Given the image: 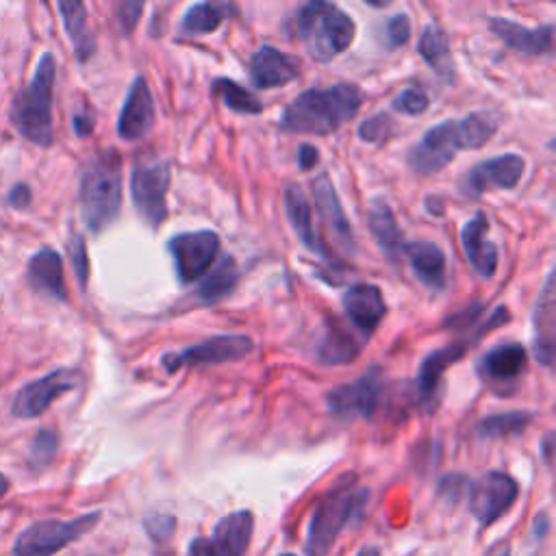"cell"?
<instances>
[{
  "label": "cell",
  "instance_id": "1",
  "mask_svg": "<svg viewBox=\"0 0 556 556\" xmlns=\"http://www.w3.org/2000/svg\"><path fill=\"white\" fill-rule=\"evenodd\" d=\"M500 130V117L493 111H473L460 119H443L428 128L419 143L408 152V165L415 174L441 172L460 150L486 146Z\"/></svg>",
  "mask_w": 556,
  "mask_h": 556
},
{
  "label": "cell",
  "instance_id": "2",
  "mask_svg": "<svg viewBox=\"0 0 556 556\" xmlns=\"http://www.w3.org/2000/svg\"><path fill=\"white\" fill-rule=\"evenodd\" d=\"M363 100L365 93L354 83L311 87L282 109L278 128L293 135H330L358 113Z\"/></svg>",
  "mask_w": 556,
  "mask_h": 556
},
{
  "label": "cell",
  "instance_id": "3",
  "mask_svg": "<svg viewBox=\"0 0 556 556\" xmlns=\"http://www.w3.org/2000/svg\"><path fill=\"white\" fill-rule=\"evenodd\" d=\"M56 83V59L52 52H43L37 61L35 74L24 85L9 109V122L13 128L39 148H48L54 141L52 126V98Z\"/></svg>",
  "mask_w": 556,
  "mask_h": 556
},
{
  "label": "cell",
  "instance_id": "4",
  "mask_svg": "<svg viewBox=\"0 0 556 556\" xmlns=\"http://www.w3.org/2000/svg\"><path fill=\"white\" fill-rule=\"evenodd\" d=\"M295 37L317 63H328L343 54L356 35L354 20L332 2L313 0L302 4L293 17Z\"/></svg>",
  "mask_w": 556,
  "mask_h": 556
},
{
  "label": "cell",
  "instance_id": "5",
  "mask_svg": "<svg viewBox=\"0 0 556 556\" xmlns=\"http://www.w3.org/2000/svg\"><path fill=\"white\" fill-rule=\"evenodd\" d=\"M80 215L91 232L111 226L122 206V163L115 150L96 154L80 174Z\"/></svg>",
  "mask_w": 556,
  "mask_h": 556
},
{
  "label": "cell",
  "instance_id": "6",
  "mask_svg": "<svg viewBox=\"0 0 556 556\" xmlns=\"http://www.w3.org/2000/svg\"><path fill=\"white\" fill-rule=\"evenodd\" d=\"M367 489L356 486V476H343L313 508L304 552L306 556H328L348 521L361 510Z\"/></svg>",
  "mask_w": 556,
  "mask_h": 556
},
{
  "label": "cell",
  "instance_id": "7",
  "mask_svg": "<svg viewBox=\"0 0 556 556\" xmlns=\"http://www.w3.org/2000/svg\"><path fill=\"white\" fill-rule=\"evenodd\" d=\"M102 513L91 510L74 519H41L22 530L13 543V556H54L78 541L100 521Z\"/></svg>",
  "mask_w": 556,
  "mask_h": 556
},
{
  "label": "cell",
  "instance_id": "8",
  "mask_svg": "<svg viewBox=\"0 0 556 556\" xmlns=\"http://www.w3.org/2000/svg\"><path fill=\"white\" fill-rule=\"evenodd\" d=\"M169 180V163L163 159H141L132 165L130 198L141 219L152 228H159L167 217Z\"/></svg>",
  "mask_w": 556,
  "mask_h": 556
},
{
  "label": "cell",
  "instance_id": "9",
  "mask_svg": "<svg viewBox=\"0 0 556 556\" xmlns=\"http://www.w3.org/2000/svg\"><path fill=\"white\" fill-rule=\"evenodd\" d=\"M382 395H384L382 369L378 365H371L352 382L330 389L326 395V406L339 419H356V417L371 419L380 408Z\"/></svg>",
  "mask_w": 556,
  "mask_h": 556
},
{
  "label": "cell",
  "instance_id": "10",
  "mask_svg": "<svg viewBox=\"0 0 556 556\" xmlns=\"http://www.w3.org/2000/svg\"><path fill=\"white\" fill-rule=\"evenodd\" d=\"M519 497L517 480L506 471H486L467 484V506L473 519L486 528L504 517Z\"/></svg>",
  "mask_w": 556,
  "mask_h": 556
},
{
  "label": "cell",
  "instance_id": "11",
  "mask_svg": "<svg viewBox=\"0 0 556 556\" xmlns=\"http://www.w3.org/2000/svg\"><path fill=\"white\" fill-rule=\"evenodd\" d=\"M174 271L180 285L202 280L219 254V237L213 230L180 232L167 241Z\"/></svg>",
  "mask_w": 556,
  "mask_h": 556
},
{
  "label": "cell",
  "instance_id": "12",
  "mask_svg": "<svg viewBox=\"0 0 556 556\" xmlns=\"http://www.w3.org/2000/svg\"><path fill=\"white\" fill-rule=\"evenodd\" d=\"M254 343L245 334H213L195 345H187L178 352H167L161 356V365L167 374L191 365H217L241 361L252 352Z\"/></svg>",
  "mask_w": 556,
  "mask_h": 556
},
{
  "label": "cell",
  "instance_id": "13",
  "mask_svg": "<svg viewBox=\"0 0 556 556\" xmlns=\"http://www.w3.org/2000/svg\"><path fill=\"white\" fill-rule=\"evenodd\" d=\"M83 382V371L76 367H59L33 382H26L13 397L11 413L20 419L43 415L54 400L74 391Z\"/></svg>",
  "mask_w": 556,
  "mask_h": 556
},
{
  "label": "cell",
  "instance_id": "14",
  "mask_svg": "<svg viewBox=\"0 0 556 556\" xmlns=\"http://www.w3.org/2000/svg\"><path fill=\"white\" fill-rule=\"evenodd\" d=\"M254 532V515L235 510L222 517L211 536H198L189 545V556H243Z\"/></svg>",
  "mask_w": 556,
  "mask_h": 556
},
{
  "label": "cell",
  "instance_id": "15",
  "mask_svg": "<svg viewBox=\"0 0 556 556\" xmlns=\"http://www.w3.org/2000/svg\"><path fill=\"white\" fill-rule=\"evenodd\" d=\"M528 367V352L521 343H502L484 352L476 363L478 378L495 393H510Z\"/></svg>",
  "mask_w": 556,
  "mask_h": 556
},
{
  "label": "cell",
  "instance_id": "16",
  "mask_svg": "<svg viewBox=\"0 0 556 556\" xmlns=\"http://www.w3.org/2000/svg\"><path fill=\"white\" fill-rule=\"evenodd\" d=\"M526 172L523 156L515 152L497 154L493 159L480 161L473 167H469L460 180V191L465 195L478 198L491 189H515Z\"/></svg>",
  "mask_w": 556,
  "mask_h": 556
},
{
  "label": "cell",
  "instance_id": "17",
  "mask_svg": "<svg viewBox=\"0 0 556 556\" xmlns=\"http://www.w3.org/2000/svg\"><path fill=\"white\" fill-rule=\"evenodd\" d=\"M311 191H313L315 211H317L319 219L324 222V226L328 228L330 237L343 252L352 254L356 250V239H354L352 226L343 213V206L339 202V195L334 191V185H332L328 172H319L311 180Z\"/></svg>",
  "mask_w": 556,
  "mask_h": 556
},
{
  "label": "cell",
  "instance_id": "18",
  "mask_svg": "<svg viewBox=\"0 0 556 556\" xmlns=\"http://www.w3.org/2000/svg\"><path fill=\"white\" fill-rule=\"evenodd\" d=\"M154 98L146 83V78L139 74L128 87V93L124 98L119 117H117V135L124 141H137L143 139L152 126H154Z\"/></svg>",
  "mask_w": 556,
  "mask_h": 556
},
{
  "label": "cell",
  "instance_id": "19",
  "mask_svg": "<svg viewBox=\"0 0 556 556\" xmlns=\"http://www.w3.org/2000/svg\"><path fill=\"white\" fill-rule=\"evenodd\" d=\"M343 313L350 319V324L367 339L382 321L387 304L382 298V291L371 282H356L348 287V291L341 298Z\"/></svg>",
  "mask_w": 556,
  "mask_h": 556
},
{
  "label": "cell",
  "instance_id": "20",
  "mask_svg": "<svg viewBox=\"0 0 556 556\" xmlns=\"http://www.w3.org/2000/svg\"><path fill=\"white\" fill-rule=\"evenodd\" d=\"M489 28L508 48L528 56H549L554 50V26L543 24L539 28L521 26L508 17H489Z\"/></svg>",
  "mask_w": 556,
  "mask_h": 556
},
{
  "label": "cell",
  "instance_id": "21",
  "mask_svg": "<svg viewBox=\"0 0 556 556\" xmlns=\"http://www.w3.org/2000/svg\"><path fill=\"white\" fill-rule=\"evenodd\" d=\"M26 282L35 293H41L46 298L65 302L67 300V287L63 278V261L61 254L48 245L39 248L26 265Z\"/></svg>",
  "mask_w": 556,
  "mask_h": 556
},
{
  "label": "cell",
  "instance_id": "22",
  "mask_svg": "<svg viewBox=\"0 0 556 556\" xmlns=\"http://www.w3.org/2000/svg\"><path fill=\"white\" fill-rule=\"evenodd\" d=\"M486 230H489L486 215L476 213L469 222H465L460 230V243L473 271L482 278H493L497 269L500 252H497V245L486 239Z\"/></svg>",
  "mask_w": 556,
  "mask_h": 556
},
{
  "label": "cell",
  "instance_id": "23",
  "mask_svg": "<svg viewBox=\"0 0 556 556\" xmlns=\"http://www.w3.org/2000/svg\"><path fill=\"white\" fill-rule=\"evenodd\" d=\"M298 63L274 46H261L250 59V80L256 89H274L295 80Z\"/></svg>",
  "mask_w": 556,
  "mask_h": 556
},
{
  "label": "cell",
  "instance_id": "24",
  "mask_svg": "<svg viewBox=\"0 0 556 556\" xmlns=\"http://www.w3.org/2000/svg\"><path fill=\"white\" fill-rule=\"evenodd\" d=\"M554 298H556V293H554V271H549L545 282H543V289L536 298L534 313H532V328H534L532 350H534V358L545 367L554 365V330H556Z\"/></svg>",
  "mask_w": 556,
  "mask_h": 556
},
{
  "label": "cell",
  "instance_id": "25",
  "mask_svg": "<svg viewBox=\"0 0 556 556\" xmlns=\"http://www.w3.org/2000/svg\"><path fill=\"white\" fill-rule=\"evenodd\" d=\"M478 339H460V341H454L441 350H434L430 352L421 365H419V374H417V395L421 397V402H432V397H437V389L441 387V380H443V374L445 369L460 361L469 348L476 343Z\"/></svg>",
  "mask_w": 556,
  "mask_h": 556
},
{
  "label": "cell",
  "instance_id": "26",
  "mask_svg": "<svg viewBox=\"0 0 556 556\" xmlns=\"http://www.w3.org/2000/svg\"><path fill=\"white\" fill-rule=\"evenodd\" d=\"M404 256L417 280L434 291H441L447 282V265L443 250L432 241H408Z\"/></svg>",
  "mask_w": 556,
  "mask_h": 556
},
{
  "label": "cell",
  "instance_id": "27",
  "mask_svg": "<svg viewBox=\"0 0 556 556\" xmlns=\"http://www.w3.org/2000/svg\"><path fill=\"white\" fill-rule=\"evenodd\" d=\"M285 211L287 217L291 222L293 232L298 235V239L317 256H321L324 261H332L330 252L326 250L321 237L317 235L315 226H313V215H311V204L302 191L300 185H289L285 191Z\"/></svg>",
  "mask_w": 556,
  "mask_h": 556
},
{
  "label": "cell",
  "instance_id": "28",
  "mask_svg": "<svg viewBox=\"0 0 556 556\" xmlns=\"http://www.w3.org/2000/svg\"><path fill=\"white\" fill-rule=\"evenodd\" d=\"M367 226L371 237L376 239L378 248L391 258L395 261L397 256L404 254V248L408 241H404L402 228L397 226V219L393 215V211L389 208V204L384 200H374L367 208Z\"/></svg>",
  "mask_w": 556,
  "mask_h": 556
},
{
  "label": "cell",
  "instance_id": "29",
  "mask_svg": "<svg viewBox=\"0 0 556 556\" xmlns=\"http://www.w3.org/2000/svg\"><path fill=\"white\" fill-rule=\"evenodd\" d=\"M59 13L63 17V26L67 33V39L72 41L74 54L80 63L89 61L96 52V37L87 22V9L83 2H59Z\"/></svg>",
  "mask_w": 556,
  "mask_h": 556
},
{
  "label": "cell",
  "instance_id": "30",
  "mask_svg": "<svg viewBox=\"0 0 556 556\" xmlns=\"http://www.w3.org/2000/svg\"><path fill=\"white\" fill-rule=\"evenodd\" d=\"M361 352V341H356L339 321L330 319V326L321 332L317 341L315 356L324 365H341L356 358Z\"/></svg>",
  "mask_w": 556,
  "mask_h": 556
},
{
  "label": "cell",
  "instance_id": "31",
  "mask_svg": "<svg viewBox=\"0 0 556 556\" xmlns=\"http://www.w3.org/2000/svg\"><path fill=\"white\" fill-rule=\"evenodd\" d=\"M239 282V267L232 256H224L208 276H204L195 289V298L204 304L219 302L228 298Z\"/></svg>",
  "mask_w": 556,
  "mask_h": 556
},
{
  "label": "cell",
  "instance_id": "32",
  "mask_svg": "<svg viewBox=\"0 0 556 556\" xmlns=\"http://www.w3.org/2000/svg\"><path fill=\"white\" fill-rule=\"evenodd\" d=\"M228 9H230V4H224V2H198L185 11V15L178 24V30L187 37L213 33L226 20Z\"/></svg>",
  "mask_w": 556,
  "mask_h": 556
},
{
  "label": "cell",
  "instance_id": "33",
  "mask_svg": "<svg viewBox=\"0 0 556 556\" xmlns=\"http://www.w3.org/2000/svg\"><path fill=\"white\" fill-rule=\"evenodd\" d=\"M417 52L439 76H452L454 63H452V54H450V41L441 26L428 24L421 30Z\"/></svg>",
  "mask_w": 556,
  "mask_h": 556
},
{
  "label": "cell",
  "instance_id": "34",
  "mask_svg": "<svg viewBox=\"0 0 556 556\" xmlns=\"http://www.w3.org/2000/svg\"><path fill=\"white\" fill-rule=\"evenodd\" d=\"M211 89H213L215 96H219L224 106L235 111V113L258 115L263 111L261 100L250 89H245L239 83H235L232 78H215Z\"/></svg>",
  "mask_w": 556,
  "mask_h": 556
},
{
  "label": "cell",
  "instance_id": "35",
  "mask_svg": "<svg viewBox=\"0 0 556 556\" xmlns=\"http://www.w3.org/2000/svg\"><path fill=\"white\" fill-rule=\"evenodd\" d=\"M532 415L521 413V410H510V413H500V415H489L478 421L476 432L482 439H502V437H515L521 434L530 426Z\"/></svg>",
  "mask_w": 556,
  "mask_h": 556
},
{
  "label": "cell",
  "instance_id": "36",
  "mask_svg": "<svg viewBox=\"0 0 556 556\" xmlns=\"http://www.w3.org/2000/svg\"><path fill=\"white\" fill-rule=\"evenodd\" d=\"M56 447H59V434L50 428L39 430L28 445V465L35 469L46 467L54 458Z\"/></svg>",
  "mask_w": 556,
  "mask_h": 556
},
{
  "label": "cell",
  "instance_id": "37",
  "mask_svg": "<svg viewBox=\"0 0 556 556\" xmlns=\"http://www.w3.org/2000/svg\"><path fill=\"white\" fill-rule=\"evenodd\" d=\"M428 106H430V98H428L426 89L417 87V85L406 87L391 102V109L402 115H421L424 111H428Z\"/></svg>",
  "mask_w": 556,
  "mask_h": 556
},
{
  "label": "cell",
  "instance_id": "38",
  "mask_svg": "<svg viewBox=\"0 0 556 556\" xmlns=\"http://www.w3.org/2000/svg\"><path fill=\"white\" fill-rule=\"evenodd\" d=\"M67 254L72 261V269L76 274V280L80 285V289H87V280H89V256H87V245L83 235L74 232L67 241Z\"/></svg>",
  "mask_w": 556,
  "mask_h": 556
},
{
  "label": "cell",
  "instance_id": "39",
  "mask_svg": "<svg viewBox=\"0 0 556 556\" xmlns=\"http://www.w3.org/2000/svg\"><path fill=\"white\" fill-rule=\"evenodd\" d=\"M393 132V122L389 115L378 113L367 117L361 126H358V137L367 143H380L384 139H389V135Z\"/></svg>",
  "mask_w": 556,
  "mask_h": 556
},
{
  "label": "cell",
  "instance_id": "40",
  "mask_svg": "<svg viewBox=\"0 0 556 556\" xmlns=\"http://www.w3.org/2000/svg\"><path fill=\"white\" fill-rule=\"evenodd\" d=\"M143 528L148 532V536L152 539V543L156 545H165L169 543V539L174 536V528H176V517L165 515V513H156L143 519Z\"/></svg>",
  "mask_w": 556,
  "mask_h": 556
},
{
  "label": "cell",
  "instance_id": "41",
  "mask_svg": "<svg viewBox=\"0 0 556 556\" xmlns=\"http://www.w3.org/2000/svg\"><path fill=\"white\" fill-rule=\"evenodd\" d=\"M384 37H387V46L389 48H400L410 39V22L406 13H397L391 15L384 24Z\"/></svg>",
  "mask_w": 556,
  "mask_h": 556
},
{
  "label": "cell",
  "instance_id": "42",
  "mask_svg": "<svg viewBox=\"0 0 556 556\" xmlns=\"http://www.w3.org/2000/svg\"><path fill=\"white\" fill-rule=\"evenodd\" d=\"M143 7H146L143 2H119L117 4L115 17H117V28L124 37H128L135 30V26L143 13Z\"/></svg>",
  "mask_w": 556,
  "mask_h": 556
},
{
  "label": "cell",
  "instance_id": "43",
  "mask_svg": "<svg viewBox=\"0 0 556 556\" xmlns=\"http://www.w3.org/2000/svg\"><path fill=\"white\" fill-rule=\"evenodd\" d=\"M463 491H467V480H465V476H458V473L445 476L437 486V495L441 500H445L447 504H456L460 500Z\"/></svg>",
  "mask_w": 556,
  "mask_h": 556
},
{
  "label": "cell",
  "instance_id": "44",
  "mask_svg": "<svg viewBox=\"0 0 556 556\" xmlns=\"http://www.w3.org/2000/svg\"><path fill=\"white\" fill-rule=\"evenodd\" d=\"M30 200H33V193H30V187L26 182H15L7 195V204L13 206L15 211H24L30 206Z\"/></svg>",
  "mask_w": 556,
  "mask_h": 556
},
{
  "label": "cell",
  "instance_id": "45",
  "mask_svg": "<svg viewBox=\"0 0 556 556\" xmlns=\"http://www.w3.org/2000/svg\"><path fill=\"white\" fill-rule=\"evenodd\" d=\"M295 159H298V167L302 172H311L317 165V161H319V152H317V148L313 143H300Z\"/></svg>",
  "mask_w": 556,
  "mask_h": 556
},
{
  "label": "cell",
  "instance_id": "46",
  "mask_svg": "<svg viewBox=\"0 0 556 556\" xmlns=\"http://www.w3.org/2000/svg\"><path fill=\"white\" fill-rule=\"evenodd\" d=\"M74 132L78 137H89L93 132V115L87 109L74 115Z\"/></svg>",
  "mask_w": 556,
  "mask_h": 556
},
{
  "label": "cell",
  "instance_id": "47",
  "mask_svg": "<svg viewBox=\"0 0 556 556\" xmlns=\"http://www.w3.org/2000/svg\"><path fill=\"white\" fill-rule=\"evenodd\" d=\"M541 456L547 467H552V456H554V432L547 430L541 439Z\"/></svg>",
  "mask_w": 556,
  "mask_h": 556
},
{
  "label": "cell",
  "instance_id": "48",
  "mask_svg": "<svg viewBox=\"0 0 556 556\" xmlns=\"http://www.w3.org/2000/svg\"><path fill=\"white\" fill-rule=\"evenodd\" d=\"M547 530H549V517L545 513H539L532 521V532H534V536L541 539L547 534Z\"/></svg>",
  "mask_w": 556,
  "mask_h": 556
},
{
  "label": "cell",
  "instance_id": "49",
  "mask_svg": "<svg viewBox=\"0 0 556 556\" xmlns=\"http://www.w3.org/2000/svg\"><path fill=\"white\" fill-rule=\"evenodd\" d=\"M356 556H382V554H380L378 547H363Z\"/></svg>",
  "mask_w": 556,
  "mask_h": 556
},
{
  "label": "cell",
  "instance_id": "50",
  "mask_svg": "<svg viewBox=\"0 0 556 556\" xmlns=\"http://www.w3.org/2000/svg\"><path fill=\"white\" fill-rule=\"evenodd\" d=\"M7 491H9V478L0 471V497H4Z\"/></svg>",
  "mask_w": 556,
  "mask_h": 556
},
{
  "label": "cell",
  "instance_id": "51",
  "mask_svg": "<svg viewBox=\"0 0 556 556\" xmlns=\"http://www.w3.org/2000/svg\"><path fill=\"white\" fill-rule=\"evenodd\" d=\"M500 556H510V552H508V547H504L502 552H500Z\"/></svg>",
  "mask_w": 556,
  "mask_h": 556
},
{
  "label": "cell",
  "instance_id": "52",
  "mask_svg": "<svg viewBox=\"0 0 556 556\" xmlns=\"http://www.w3.org/2000/svg\"><path fill=\"white\" fill-rule=\"evenodd\" d=\"M280 556H295V554H289V552H285V554H280Z\"/></svg>",
  "mask_w": 556,
  "mask_h": 556
}]
</instances>
